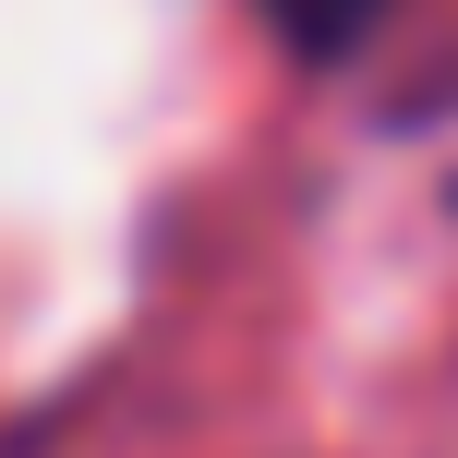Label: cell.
Wrapping results in <instances>:
<instances>
[{
  "label": "cell",
  "instance_id": "1",
  "mask_svg": "<svg viewBox=\"0 0 458 458\" xmlns=\"http://www.w3.org/2000/svg\"><path fill=\"white\" fill-rule=\"evenodd\" d=\"M266 13H277V24H290V37H301V48H350V37H362V24H374V13H386V0H266Z\"/></svg>",
  "mask_w": 458,
  "mask_h": 458
}]
</instances>
